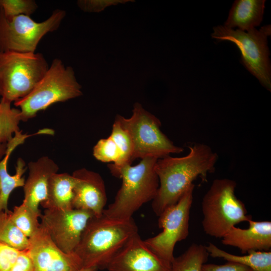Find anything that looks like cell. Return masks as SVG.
I'll use <instances>...</instances> for the list:
<instances>
[{"instance_id":"obj_1","label":"cell","mask_w":271,"mask_h":271,"mask_svg":"<svg viewBox=\"0 0 271 271\" xmlns=\"http://www.w3.org/2000/svg\"><path fill=\"white\" fill-rule=\"evenodd\" d=\"M189 148L185 156H168L158 159L156 163L159 186L152 207L158 216L176 204L196 178L205 179L208 173L214 171L218 157L210 147L197 143Z\"/></svg>"},{"instance_id":"obj_2","label":"cell","mask_w":271,"mask_h":271,"mask_svg":"<svg viewBox=\"0 0 271 271\" xmlns=\"http://www.w3.org/2000/svg\"><path fill=\"white\" fill-rule=\"evenodd\" d=\"M138 233L132 218L118 219L102 214L89 220L75 250L83 267L106 269L117 252Z\"/></svg>"},{"instance_id":"obj_3","label":"cell","mask_w":271,"mask_h":271,"mask_svg":"<svg viewBox=\"0 0 271 271\" xmlns=\"http://www.w3.org/2000/svg\"><path fill=\"white\" fill-rule=\"evenodd\" d=\"M157 160L146 158L135 166L107 165L111 174L121 179L122 184L113 202L104 210L103 215L114 219H130L144 204L153 201L159 186L155 171Z\"/></svg>"},{"instance_id":"obj_4","label":"cell","mask_w":271,"mask_h":271,"mask_svg":"<svg viewBox=\"0 0 271 271\" xmlns=\"http://www.w3.org/2000/svg\"><path fill=\"white\" fill-rule=\"evenodd\" d=\"M237 184L233 180H214L202 199V225L205 233L222 238L233 226L252 219L244 204L237 198Z\"/></svg>"},{"instance_id":"obj_5","label":"cell","mask_w":271,"mask_h":271,"mask_svg":"<svg viewBox=\"0 0 271 271\" xmlns=\"http://www.w3.org/2000/svg\"><path fill=\"white\" fill-rule=\"evenodd\" d=\"M81 88L73 68L55 58L32 91L14 105L20 108L22 121H26L54 103L81 96Z\"/></svg>"},{"instance_id":"obj_6","label":"cell","mask_w":271,"mask_h":271,"mask_svg":"<svg viewBox=\"0 0 271 271\" xmlns=\"http://www.w3.org/2000/svg\"><path fill=\"white\" fill-rule=\"evenodd\" d=\"M49 65L35 52H0V95L11 103L28 95L43 78Z\"/></svg>"},{"instance_id":"obj_7","label":"cell","mask_w":271,"mask_h":271,"mask_svg":"<svg viewBox=\"0 0 271 271\" xmlns=\"http://www.w3.org/2000/svg\"><path fill=\"white\" fill-rule=\"evenodd\" d=\"M132 112L129 118L117 114L115 119L131 139L133 160L146 158L159 159L183 152L182 148L175 146L161 131L160 119L144 109L141 103H134Z\"/></svg>"},{"instance_id":"obj_8","label":"cell","mask_w":271,"mask_h":271,"mask_svg":"<svg viewBox=\"0 0 271 271\" xmlns=\"http://www.w3.org/2000/svg\"><path fill=\"white\" fill-rule=\"evenodd\" d=\"M270 25L248 31L233 30L224 26L213 28V38L234 43L241 53V62L268 90H271V67L267 45Z\"/></svg>"},{"instance_id":"obj_9","label":"cell","mask_w":271,"mask_h":271,"mask_svg":"<svg viewBox=\"0 0 271 271\" xmlns=\"http://www.w3.org/2000/svg\"><path fill=\"white\" fill-rule=\"evenodd\" d=\"M66 15L56 9L47 19L37 22L26 15L7 18L0 9V52H35L43 37L57 30Z\"/></svg>"},{"instance_id":"obj_10","label":"cell","mask_w":271,"mask_h":271,"mask_svg":"<svg viewBox=\"0 0 271 271\" xmlns=\"http://www.w3.org/2000/svg\"><path fill=\"white\" fill-rule=\"evenodd\" d=\"M194 187V184H192L176 204L167 208L159 216L158 225L162 232L144 240L157 255L171 263L175 257L176 244L185 239L189 233Z\"/></svg>"},{"instance_id":"obj_11","label":"cell","mask_w":271,"mask_h":271,"mask_svg":"<svg viewBox=\"0 0 271 271\" xmlns=\"http://www.w3.org/2000/svg\"><path fill=\"white\" fill-rule=\"evenodd\" d=\"M93 214L86 210L45 209L41 223L56 245L66 253L74 252Z\"/></svg>"},{"instance_id":"obj_12","label":"cell","mask_w":271,"mask_h":271,"mask_svg":"<svg viewBox=\"0 0 271 271\" xmlns=\"http://www.w3.org/2000/svg\"><path fill=\"white\" fill-rule=\"evenodd\" d=\"M29 239L27 249L34 271H79L83 268L77 254L66 253L60 249L41 222L37 231Z\"/></svg>"},{"instance_id":"obj_13","label":"cell","mask_w":271,"mask_h":271,"mask_svg":"<svg viewBox=\"0 0 271 271\" xmlns=\"http://www.w3.org/2000/svg\"><path fill=\"white\" fill-rule=\"evenodd\" d=\"M106 269L108 271H171V263L154 252L138 233L114 256Z\"/></svg>"},{"instance_id":"obj_14","label":"cell","mask_w":271,"mask_h":271,"mask_svg":"<svg viewBox=\"0 0 271 271\" xmlns=\"http://www.w3.org/2000/svg\"><path fill=\"white\" fill-rule=\"evenodd\" d=\"M75 178L73 207L91 212L95 217L102 215L107 202L104 181L98 173L81 168L73 172Z\"/></svg>"},{"instance_id":"obj_15","label":"cell","mask_w":271,"mask_h":271,"mask_svg":"<svg viewBox=\"0 0 271 271\" xmlns=\"http://www.w3.org/2000/svg\"><path fill=\"white\" fill-rule=\"evenodd\" d=\"M247 228L234 226L221 238V242L227 246L238 248L242 253L254 251H270L271 248V222H247Z\"/></svg>"},{"instance_id":"obj_16","label":"cell","mask_w":271,"mask_h":271,"mask_svg":"<svg viewBox=\"0 0 271 271\" xmlns=\"http://www.w3.org/2000/svg\"><path fill=\"white\" fill-rule=\"evenodd\" d=\"M28 177L23 186V203L37 212H41L39 205L47 197L48 185L51 176L58 173L59 167L48 157L43 156L28 164Z\"/></svg>"},{"instance_id":"obj_17","label":"cell","mask_w":271,"mask_h":271,"mask_svg":"<svg viewBox=\"0 0 271 271\" xmlns=\"http://www.w3.org/2000/svg\"><path fill=\"white\" fill-rule=\"evenodd\" d=\"M33 134H23L21 131L16 132L13 138L7 143V152L0 162L1 193L0 211L9 212L8 203L12 191L17 188L23 187L25 180L23 175L27 170L25 161L21 158L17 160L16 174L11 175L7 170L8 162L10 155L15 149L23 144L25 140Z\"/></svg>"},{"instance_id":"obj_18","label":"cell","mask_w":271,"mask_h":271,"mask_svg":"<svg viewBox=\"0 0 271 271\" xmlns=\"http://www.w3.org/2000/svg\"><path fill=\"white\" fill-rule=\"evenodd\" d=\"M264 0H236L229 11L224 26L248 31L258 26L263 18Z\"/></svg>"},{"instance_id":"obj_19","label":"cell","mask_w":271,"mask_h":271,"mask_svg":"<svg viewBox=\"0 0 271 271\" xmlns=\"http://www.w3.org/2000/svg\"><path fill=\"white\" fill-rule=\"evenodd\" d=\"M75 178L67 173L53 174L48 182L46 199L41 203L45 209H71L73 207Z\"/></svg>"},{"instance_id":"obj_20","label":"cell","mask_w":271,"mask_h":271,"mask_svg":"<svg viewBox=\"0 0 271 271\" xmlns=\"http://www.w3.org/2000/svg\"><path fill=\"white\" fill-rule=\"evenodd\" d=\"M210 256L244 265L253 271H271V251H254L240 256L228 253L209 243L205 246Z\"/></svg>"},{"instance_id":"obj_21","label":"cell","mask_w":271,"mask_h":271,"mask_svg":"<svg viewBox=\"0 0 271 271\" xmlns=\"http://www.w3.org/2000/svg\"><path fill=\"white\" fill-rule=\"evenodd\" d=\"M209 255L205 246L193 243L181 255L174 257L171 271H202Z\"/></svg>"},{"instance_id":"obj_22","label":"cell","mask_w":271,"mask_h":271,"mask_svg":"<svg viewBox=\"0 0 271 271\" xmlns=\"http://www.w3.org/2000/svg\"><path fill=\"white\" fill-rule=\"evenodd\" d=\"M10 211H0V242L19 250L27 249L29 239L12 221Z\"/></svg>"},{"instance_id":"obj_23","label":"cell","mask_w":271,"mask_h":271,"mask_svg":"<svg viewBox=\"0 0 271 271\" xmlns=\"http://www.w3.org/2000/svg\"><path fill=\"white\" fill-rule=\"evenodd\" d=\"M9 214L14 223L29 238L40 226L38 218L41 216V212L35 211L23 203L15 206Z\"/></svg>"},{"instance_id":"obj_24","label":"cell","mask_w":271,"mask_h":271,"mask_svg":"<svg viewBox=\"0 0 271 271\" xmlns=\"http://www.w3.org/2000/svg\"><path fill=\"white\" fill-rule=\"evenodd\" d=\"M22 121L20 109L11 107V103L1 99L0 101V142L7 143L13 134L20 131L19 124Z\"/></svg>"},{"instance_id":"obj_25","label":"cell","mask_w":271,"mask_h":271,"mask_svg":"<svg viewBox=\"0 0 271 271\" xmlns=\"http://www.w3.org/2000/svg\"><path fill=\"white\" fill-rule=\"evenodd\" d=\"M109 136L115 143L120 153L119 163L115 165L131 164L133 161V146L131 139L127 131L115 119Z\"/></svg>"},{"instance_id":"obj_26","label":"cell","mask_w":271,"mask_h":271,"mask_svg":"<svg viewBox=\"0 0 271 271\" xmlns=\"http://www.w3.org/2000/svg\"><path fill=\"white\" fill-rule=\"evenodd\" d=\"M93 155L101 162H112L114 165H118L120 160L119 151L110 136L97 142L93 147Z\"/></svg>"},{"instance_id":"obj_27","label":"cell","mask_w":271,"mask_h":271,"mask_svg":"<svg viewBox=\"0 0 271 271\" xmlns=\"http://www.w3.org/2000/svg\"><path fill=\"white\" fill-rule=\"evenodd\" d=\"M38 7L34 0H0V9L7 18L20 15L31 16Z\"/></svg>"},{"instance_id":"obj_28","label":"cell","mask_w":271,"mask_h":271,"mask_svg":"<svg viewBox=\"0 0 271 271\" xmlns=\"http://www.w3.org/2000/svg\"><path fill=\"white\" fill-rule=\"evenodd\" d=\"M134 2L133 0H78L77 4L84 12L99 13L111 6Z\"/></svg>"},{"instance_id":"obj_29","label":"cell","mask_w":271,"mask_h":271,"mask_svg":"<svg viewBox=\"0 0 271 271\" xmlns=\"http://www.w3.org/2000/svg\"><path fill=\"white\" fill-rule=\"evenodd\" d=\"M20 251L0 242V271H9Z\"/></svg>"},{"instance_id":"obj_30","label":"cell","mask_w":271,"mask_h":271,"mask_svg":"<svg viewBox=\"0 0 271 271\" xmlns=\"http://www.w3.org/2000/svg\"><path fill=\"white\" fill-rule=\"evenodd\" d=\"M202 271H253L249 267L234 262L227 261L223 264L205 263Z\"/></svg>"},{"instance_id":"obj_31","label":"cell","mask_w":271,"mask_h":271,"mask_svg":"<svg viewBox=\"0 0 271 271\" xmlns=\"http://www.w3.org/2000/svg\"><path fill=\"white\" fill-rule=\"evenodd\" d=\"M9 271H34L33 262L28 249L20 251Z\"/></svg>"},{"instance_id":"obj_32","label":"cell","mask_w":271,"mask_h":271,"mask_svg":"<svg viewBox=\"0 0 271 271\" xmlns=\"http://www.w3.org/2000/svg\"><path fill=\"white\" fill-rule=\"evenodd\" d=\"M7 143L0 142V159L2 157H4L6 154L7 150Z\"/></svg>"},{"instance_id":"obj_33","label":"cell","mask_w":271,"mask_h":271,"mask_svg":"<svg viewBox=\"0 0 271 271\" xmlns=\"http://www.w3.org/2000/svg\"><path fill=\"white\" fill-rule=\"evenodd\" d=\"M98 270L95 267H88V268H82L79 271H98Z\"/></svg>"},{"instance_id":"obj_34","label":"cell","mask_w":271,"mask_h":271,"mask_svg":"<svg viewBox=\"0 0 271 271\" xmlns=\"http://www.w3.org/2000/svg\"><path fill=\"white\" fill-rule=\"evenodd\" d=\"M0 193H1V177H0Z\"/></svg>"}]
</instances>
